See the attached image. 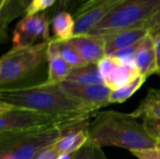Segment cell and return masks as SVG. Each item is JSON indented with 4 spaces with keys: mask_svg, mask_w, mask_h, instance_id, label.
Listing matches in <instances>:
<instances>
[{
    "mask_svg": "<svg viewBox=\"0 0 160 159\" xmlns=\"http://www.w3.org/2000/svg\"><path fill=\"white\" fill-rule=\"evenodd\" d=\"M0 101L65 119H88L96 107L68 95L61 83H43L0 89Z\"/></svg>",
    "mask_w": 160,
    "mask_h": 159,
    "instance_id": "cell-1",
    "label": "cell"
},
{
    "mask_svg": "<svg viewBox=\"0 0 160 159\" xmlns=\"http://www.w3.org/2000/svg\"><path fill=\"white\" fill-rule=\"evenodd\" d=\"M131 113L114 111L99 112L88 126L89 141L101 148L115 146L130 152L156 147L157 139Z\"/></svg>",
    "mask_w": 160,
    "mask_h": 159,
    "instance_id": "cell-2",
    "label": "cell"
},
{
    "mask_svg": "<svg viewBox=\"0 0 160 159\" xmlns=\"http://www.w3.org/2000/svg\"><path fill=\"white\" fill-rule=\"evenodd\" d=\"M71 126L73 125L28 132L0 133V159H35L42 151L53 145Z\"/></svg>",
    "mask_w": 160,
    "mask_h": 159,
    "instance_id": "cell-3",
    "label": "cell"
},
{
    "mask_svg": "<svg viewBox=\"0 0 160 159\" xmlns=\"http://www.w3.org/2000/svg\"><path fill=\"white\" fill-rule=\"evenodd\" d=\"M49 42L32 46L11 48L0 59V89L11 87L13 83L34 75L47 61Z\"/></svg>",
    "mask_w": 160,
    "mask_h": 159,
    "instance_id": "cell-4",
    "label": "cell"
},
{
    "mask_svg": "<svg viewBox=\"0 0 160 159\" xmlns=\"http://www.w3.org/2000/svg\"><path fill=\"white\" fill-rule=\"evenodd\" d=\"M160 6V0H128L101 19L88 33L107 36L122 30L143 27Z\"/></svg>",
    "mask_w": 160,
    "mask_h": 159,
    "instance_id": "cell-5",
    "label": "cell"
},
{
    "mask_svg": "<svg viewBox=\"0 0 160 159\" xmlns=\"http://www.w3.org/2000/svg\"><path fill=\"white\" fill-rule=\"evenodd\" d=\"M88 119H65L0 101V133L28 132L58 126H69Z\"/></svg>",
    "mask_w": 160,
    "mask_h": 159,
    "instance_id": "cell-6",
    "label": "cell"
},
{
    "mask_svg": "<svg viewBox=\"0 0 160 159\" xmlns=\"http://www.w3.org/2000/svg\"><path fill=\"white\" fill-rule=\"evenodd\" d=\"M50 26L51 19L46 11L33 15H24L13 30V48L49 42L52 39L50 37Z\"/></svg>",
    "mask_w": 160,
    "mask_h": 159,
    "instance_id": "cell-7",
    "label": "cell"
},
{
    "mask_svg": "<svg viewBox=\"0 0 160 159\" xmlns=\"http://www.w3.org/2000/svg\"><path fill=\"white\" fill-rule=\"evenodd\" d=\"M128 0H85L73 13L75 35L88 34L105 16Z\"/></svg>",
    "mask_w": 160,
    "mask_h": 159,
    "instance_id": "cell-8",
    "label": "cell"
},
{
    "mask_svg": "<svg viewBox=\"0 0 160 159\" xmlns=\"http://www.w3.org/2000/svg\"><path fill=\"white\" fill-rule=\"evenodd\" d=\"M61 85L68 95L93 105L98 110L111 104L110 94L112 90L106 84L80 85L64 82Z\"/></svg>",
    "mask_w": 160,
    "mask_h": 159,
    "instance_id": "cell-9",
    "label": "cell"
},
{
    "mask_svg": "<svg viewBox=\"0 0 160 159\" xmlns=\"http://www.w3.org/2000/svg\"><path fill=\"white\" fill-rule=\"evenodd\" d=\"M68 42L77 51L85 64H98L106 56L105 41L101 36L75 35Z\"/></svg>",
    "mask_w": 160,
    "mask_h": 159,
    "instance_id": "cell-10",
    "label": "cell"
},
{
    "mask_svg": "<svg viewBox=\"0 0 160 159\" xmlns=\"http://www.w3.org/2000/svg\"><path fill=\"white\" fill-rule=\"evenodd\" d=\"M89 119L69 127L64 135L54 143V147L60 155L73 154L80 150L89 140Z\"/></svg>",
    "mask_w": 160,
    "mask_h": 159,
    "instance_id": "cell-11",
    "label": "cell"
},
{
    "mask_svg": "<svg viewBox=\"0 0 160 159\" xmlns=\"http://www.w3.org/2000/svg\"><path fill=\"white\" fill-rule=\"evenodd\" d=\"M148 34V30L143 26L122 30L107 36H101L105 41L106 56H111L120 50L140 42Z\"/></svg>",
    "mask_w": 160,
    "mask_h": 159,
    "instance_id": "cell-12",
    "label": "cell"
},
{
    "mask_svg": "<svg viewBox=\"0 0 160 159\" xmlns=\"http://www.w3.org/2000/svg\"><path fill=\"white\" fill-rule=\"evenodd\" d=\"M47 62L48 79L46 82L57 84L64 82L72 67L61 56L59 50V40L53 37L48 43Z\"/></svg>",
    "mask_w": 160,
    "mask_h": 159,
    "instance_id": "cell-13",
    "label": "cell"
},
{
    "mask_svg": "<svg viewBox=\"0 0 160 159\" xmlns=\"http://www.w3.org/2000/svg\"><path fill=\"white\" fill-rule=\"evenodd\" d=\"M135 65L140 72V75L146 79L158 72V58L154 37L147 35L142 41L137 52Z\"/></svg>",
    "mask_w": 160,
    "mask_h": 159,
    "instance_id": "cell-14",
    "label": "cell"
},
{
    "mask_svg": "<svg viewBox=\"0 0 160 159\" xmlns=\"http://www.w3.org/2000/svg\"><path fill=\"white\" fill-rule=\"evenodd\" d=\"M51 28L53 38L59 41H68L75 36L74 15L67 10L54 13L51 19Z\"/></svg>",
    "mask_w": 160,
    "mask_h": 159,
    "instance_id": "cell-15",
    "label": "cell"
},
{
    "mask_svg": "<svg viewBox=\"0 0 160 159\" xmlns=\"http://www.w3.org/2000/svg\"><path fill=\"white\" fill-rule=\"evenodd\" d=\"M65 82L80 85L105 84L97 64H86L71 68Z\"/></svg>",
    "mask_w": 160,
    "mask_h": 159,
    "instance_id": "cell-16",
    "label": "cell"
},
{
    "mask_svg": "<svg viewBox=\"0 0 160 159\" xmlns=\"http://www.w3.org/2000/svg\"><path fill=\"white\" fill-rule=\"evenodd\" d=\"M131 115L136 118L152 117L160 120V89L150 88L144 99L131 112Z\"/></svg>",
    "mask_w": 160,
    "mask_h": 159,
    "instance_id": "cell-17",
    "label": "cell"
},
{
    "mask_svg": "<svg viewBox=\"0 0 160 159\" xmlns=\"http://www.w3.org/2000/svg\"><path fill=\"white\" fill-rule=\"evenodd\" d=\"M116 62V67L107 85L111 88V90H116L118 88H121L131 82L138 76H140V72L136 65L126 64L118 61L117 59Z\"/></svg>",
    "mask_w": 160,
    "mask_h": 159,
    "instance_id": "cell-18",
    "label": "cell"
},
{
    "mask_svg": "<svg viewBox=\"0 0 160 159\" xmlns=\"http://www.w3.org/2000/svg\"><path fill=\"white\" fill-rule=\"evenodd\" d=\"M146 78L140 75L131 82L127 85L118 88L116 90H112L110 94V102L111 103H123L130 98L144 83Z\"/></svg>",
    "mask_w": 160,
    "mask_h": 159,
    "instance_id": "cell-19",
    "label": "cell"
},
{
    "mask_svg": "<svg viewBox=\"0 0 160 159\" xmlns=\"http://www.w3.org/2000/svg\"><path fill=\"white\" fill-rule=\"evenodd\" d=\"M59 50L61 56L72 68L86 65L77 51L68 41H59Z\"/></svg>",
    "mask_w": 160,
    "mask_h": 159,
    "instance_id": "cell-20",
    "label": "cell"
},
{
    "mask_svg": "<svg viewBox=\"0 0 160 159\" xmlns=\"http://www.w3.org/2000/svg\"><path fill=\"white\" fill-rule=\"evenodd\" d=\"M74 159H108V157L101 147L88 140V142L75 153Z\"/></svg>",
    "mask_w": 160,
    "mask_h": 159,
    "instance_id": "cell-21",
    "label": "cell"
},
{
    "mask_svg": "<svg viewBox=\"0 0 160 159\" xmlns=\"http://www.w3.org/2000/svg\"><path fill=\"white\" fill-rule=\"evenodd\" d=\"M116 59L112 56H105L102 58L97 65L99 71V74L106 85H108L112 72L116 67Z\"/></svg>",
    "mask_w": 160,
    "mask_h": 159,
    "instance_id": "cell-22",
    "label": "cell"
},
{
    "mask_svg": "<svg viewBox=\"0 0 160 159\" xmlns=\"http://www.w3.org/2000/svg\"><path fill=\"white\" fill-rule=\"evenodd\" d=\"M141 41L134 44V45H132V46H129L128 48L120 50V51L116 52L115 53H113L111 56L117 59L120 62H123V63H126V64L135 65V60H136V56H137V52H138Z\"/></svg>",
    "mask_w": 160,
    "mask_h": 159,
    "instance_id": "cell-23",
    "label": "cell"
},
{
    "mask_svg": "<svg viewBox=\"0 0 160 159\" xmlns=\"http://www.w3.org/2000/svg\"><path fill=\"white\" fill-rule=\"evenodd\" d=\"M57 0H32L25 10V15H33L44 12L49 7H54Z\"/></svg>",
    "mask_w": 160,
    "mask_h": 159,
    "instance_id": "cell-24",
    "label": "cell"
},
{
    "mask_svg": "<svg viewBox=\"0 0 160 159\" xmlns=\"http://www.w3.org/2000/svg\"><path fill=\"white\" fill-rule=\"evenodd\" d=\"M85 0H57L55 6L53 7L52 11L54 13L67 10L69 12H73L84 2Z\"/></svg>",
    "mask_w": 160,
    "mask_h": 159,
    "instance_id": "cell-25",
    "label": "cell"
},
{
    "mask_svg": "<svg viewBox=\"0 0 160 159\" xmlns=\"http://www.w3.org/2000/svg\"><path fill=\"white\" fill-rule=\"evenodd\" d=\"M144 27L148 30L149 35L153 37L160 34V6L155 14L147 21Z\"/></svg>",
    "mask_w": 160,
    "mask_h": 159,
    "instance_id": "cell-26",
    "label": "cell"
},
{
    "mask_svg": "<svg viewBox=\"0 0 160 159\" xmlns=\"http://www.w3.org/2000/svg\"><path fill=\"white\" fill-rule=\"evenodd\" d=\"M142 119V123L148 133L155 139L160 140V120L152 117H143Z\"/></svg>",
    "mask_w": 160,
    "mask_h": 159,
    "instance_id": "cell-27",
    "label": "cell"
},
{
    "mask_svg": "<svg viewBox=\"0 0 160 159\" xmlns=\"http://www.w3.org/2000/svg\"><path fill=\"white\" fill-rule=\"evenodd\" d=\"M138 159H160V150L157 147L131 152Z\"/></svg>",
    "mask_w": 160,
    "mask_h": 159,
    "instance_id": "cell-28",
    "label": "cell"
},
{
    "mask_svg": "<svg viewBox=\"0 0 160 159\" xmlns=\"http://www.w3.org/2000/svg\"><path fill=\"white\" fill-rule=\"evenodd\" d=\"M60 156L61 155L57 152L53 144L42 151L35 159H59Z\"/></svg>",
    "mask_w": 160,
    "mask_h": 159,
    "instance_id": "cell-29",
    "label": "cell"
},
{
    "mask_svg": "<svg viewBox=\"0 0 160 159\" xmlns=\"http://www.w3.org/2000/svg\"><path fill=\"white\" fill-rule=\"evenodd\" d=\"M154 40H155V46H156V52H157V58H158V72L157 74H159L160 73V34L154 37Z\"/></svg>",
    "mask_w": 160,
    "mask_h": 159,
    "instance_id": "cell-30",
    "label": "cell"
},
{
    "mask_svg": "<svg viewBox=\"0 0 160 159\" xmlns=\"http://www.w3.org/2000/svg\"><path fill=\"white\" fill-rule=\"evenodd\" d=\"M75 153L73 154H65V155H61L59 159H74Z\"/></svg>",
    "mask_w": 160,
    "mask_h": 159,
    "instance_id": "cell-31",
    "label": "cell"
},
{
    "mask_svg": "<svg viewBox=\"0 0 160 159\" xmlns=\"http://www.w3.org/2000/svg\"><path fill=\"white\" fill-rule=\"evenodd\" d=\"M9 2L10 0H0V9L4 8Z\"/></svg>",
    "mask_w": 160,
    "mask_h": 159,
    "instance_id": "cell-32",
    "label": "cell"
},
{
    "mask_svg": "<svg viewBox=\"0 0 160 159\" xmlns=\"http://www.w3.org/2000/svg\"><path fill=\"white\" fill-rule=\"evenodd\" d=\"M31 1H32V0H23V7H24L25 10H26L27 7L29 6V4L31 3Z\"/></svg>",
    "mask_w": 160,
    "mask_h": 159,
    "instance_id": "cell-33",
    "label": "cell"
},
{
    "mask_svg": "<svg viewBox=\"0 0 160 159\" xmlns=\"http://www.w3.org/2000/svg\"><path fill=\"white\" fill-rule=\"evenodd\" d=\"M157 148H158L160 150V140L159 139H157V146H156Z\"/></svg>",
    "mask_w": 160,
    "mask_h": 159,
    "instance_id": "cell-34",
    "label": "cell"
},
{
    "mask_svg": "<svg viewBox=\"0 0 160 159\" xmlns=\"http://www.w3.org/2000/svg\"><path fill=\"white\" fill-rule=\"evenodd\" d=\"M158 75H159V76H160V73H159V74H158Z\"/></svg>",
    "mask_w": 160,
    "mask_h": 159,
    "instance_id": "cell-35",
    "label": "cell"
}]
</instances>
